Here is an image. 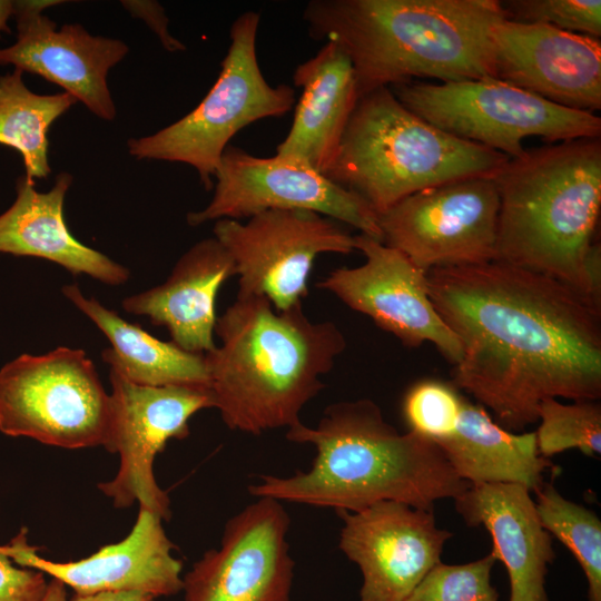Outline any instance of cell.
<instances>
[{"mask_svg":"<svg viewBox=\"0 0 601 601\" xmlns=\"http://www.w3.org/2000/svg\"><path fill=\"white\" fill-rule=\"evenodd\" d=\"M62 294L105 334L110 347L102 351L101 358L130 382L209 387L205 354L190 353L171 341L156 338L95 297L85 296L76 284L63 286Z\"/></svg>","mask_w":601,"mask_h":601,"instance_id":"obj_25","label":"cell"},{"mask_svg":"<svg viewBox=\"0 0 601 601\" xmlns=\"http://www.w3.org/2000/svg\"><path fill=\"white\" fill-rule=\"evenodd\" d=\"M68 601H156V598L137 591H107L91 594H75Z\"/></svg>","mask_w":601,"mask_h":601,"instance_id":"obj_34","label":"cell"},{"mask_svg":"<svg viewBox=\"0 0 601 601\" xmlns=\"http://www.w3.org/2000/svg\"><path fill=\"white\" fill-rule=\"evenodd\" d=\"M463 402L464 397L452 383L422 380L404 396V420L410 431L437 442L454 432Z\"/></svg>","mask_w":601,"mask_h":601,"instance_id":"obj_30","label":"cell"},{"mask_svg":"<svg viewBox=\"0 0 601 601\" xmlns=\"http://www.w3.org/2000/svg\"><path fill=\"white\" fill-rule=\"evenodd\" d=\"M355 249L365 256L363 265L336 268L316 286L368 316L403 345L418 347L430 342L457 364L461 344L431 300L426 272L400 250L364 234L355 236Z\"/></svg>","mask_w":601,"mask_h":601,"instance_id":"obj_15","label":"cell"},{"mask_svg":"<svg viewBox=\"0 0 601 601\" xmlns=\"http://www.w3.org/2000/svg\"><path fill=\"white\" fill-rule=\"evenodd\" d=\"M493 553L465 564L434 565L404 601H497L491 583Z\"/></svg>","mask_w":601,"mask_h":601,"instance_id":"obj_29","label":"cell"},{"mask_svg":"<svg viewBox=\"0 0 601 601\" xmlns=\"http://www.w3.org/2000/svg\"><path fill=\"white\" fill-rule=\"evenodd\" d=\"M286 437L315 447L311 467L292 476L262 475L248 486L255 497L336 512L382 501L433 510L435 502L455 499L470 486L434 441L400 433L370 398L334 403L316 426L298 422Z\"/></svg>","mask_w":601,"mask_h":601,"instance_id":"obj_2","label":"cell"},{"mask_svg":"<svg viewBox=\"0 0 601 601\" xmlns=\"http://www.w3.org/2000/svg\"><path fill=\"white\" fill-rule=\"evenodd\" d=\"M234 275L226 248L215 237L205 238L180 256L162 284L126 297L121 306L166 327L180 348L206 354L216 347L217 294Z\"/></svg>","mask_w":601,"mask_h":601,"instance_id":"obj_21","label":"cell"},{"mask_svg":"<svg viewBox=\"0 0 601 601\" xmlns=\"http://www.w3.org/2000/svg\"><path fill=\"white\" fill-rule=\"evenodd\" d=\"M500 198L492 177L420 190L377 215L382 242L424 272L495 260Z\"/></svg>","mask_w":601,"mask_h":601,"instance_id":"obj_11","label":"cell"},{"mask_svg":"<svg viewBox=\"0 0 601 601\" xmlns=\"http://www.w3.org/2000/svg\"><path fill=\"white\" fill-rule=\"evenodd\" d=\"M505 18L497 0H313L303 12L313 39L348 56L358 98L412 78L494 77L491 30Z\"/></svg>","mask_w":601,"mask_h":601,"instance_id":"obj_3","label":"cell"},{"mask_svg":"<svg viewBox=\"0 0 601 601\" xmlns=\"http://www.w3.org/2000/svg\"><path fill=\"white\" fill-rule=\"evenodd\" d=\"M491 39L495 78L565 108L600 110V39L508 18Z\"/></svg>","mask_w":601,"mask_h":601,"instance_id":"obj_18","label":"cell"},{"mask_svg":"<svg viewBox=\"0 0 601 601\" xmlns=\"http://www.w3.org/2000/svg\"><path fill=\"white\" fill-rule=\"evenodd\" d=\"M542 526L560 540L581 565L588 582V600L601 601V522L594 512L563 497L551 483L536 491Z\"/></svg>","mask_w":601,"mask_h":601,"instance_id":"obj_27","label":"cell"},{"mask_svg":"<svg viewBox=\"0 0 601 601\" xmlns=\"http://www.w3.org/2000/svg\"><path fill=\"white\" fill-rule=\"evenodd\" d=\"M431 300L457 337L452 384L521 431L546 398L601 397V305L503 262L433 268Z\"/></svg>","mask_w":601,"mask_h":601,"instance_id":"obj_1","label":"cell"},{"mask_svg":"<svg viewBox=\"0 0 601 601\" xmlns=\"http://www.w3.org/2000/svg\"><path fill=\"white\" fill-rule=\"evenodd\" d=\"M61 3L66 1H13L17 42L0 49V65H13L60 86L93 115L111 121L116 107L107 75L129 48L119 39L92 36L79 23L57 29L42 11Z\"/></svg>","mask_w":601,"mask_h":601,"instance_id":"obj_17","label":"cell"},{"mask_svg":"<svg viewBox=\"0 0 601 601\" xmlns=\"http://www.w3.org/2000/svg\"><path fill=\"white\" fill-rule=\"evenodd\" d=\"M293 81L303 92L276 154L300 159L323 174L358 100L353 65L336 43L326 41L296 67Z\"/></svg>","mask_w":601,"mask_h":601,"instance_id":"obj_23","label":"cell"},{"mask_svg":"<svg viewBox=\"0 0 601 601\" xmlns=\"http://www.w3.org/2000/svg\"><path fill=\"white\" fill-rule=\"evenodd\" d=\"M509 160L433 126L408 110L390 87H381L358 98L323 175L378 215L430 187L494 178Z\"/></svg>","mask_w":601,"mask_h":601,"instance_id":"obj_6","label":"cell"},{"mask_svg":"<svg viewBox=\"0 0 601 601\" xmlns=\"http://www.w3.org/2000/svg\"><path fill=\"white\" fill-rule=\"evenodd\" d=\"M42 601H68L67 587L56 579H50Z\"/></svg>","mask_w":601,"mask_h":601,"instance_id":"obj_35","label":"cell"},{"mask_svg":"<svg viewBox=\"0 0 601 601\" xmlns=\"http://www.w3.org/2000/svg\"><path fill=\"white\" fill-rule=\"evenodd\" d=\"M4 548L17 564L62 582L75 594L137 591L159 598L175 595L183 589V564L173 554L175 544L167 536L162 520L142 508L126 538L80 560L57 562L41 556L28 543L26 530Z\"/></svg>","mask_w":601,"mask_h":601,"instance_id":"obj_19","label":"cell"},{"mask_svg":"<svg viewBox=\"0 0 601 601\" xmlns=\"http://www.w3.org/2000/svg\"><path fill=\"white\" fill-rule=\"evenodd\" d=\"M540 425L538 451L549 459L568 449L593 456L601 452V406L597 401L564 404L556 398L542 401L538 408Z\"/></svg>","mask_w":601,"mask_h":601,"instance_id":"obj_28","label":"cell"},{"mask_svg":"<svg viewBox=\"0 0 601 601\" xmlns=\"http://www.w3.org/2000/svg\"><path fill=\"white\" fill-rule=\"evenodd\" d=\"M215 333L221 344L205 354L214 408L228 428L253 435L300 422L346 348L337 325L311 321L302 304L276 311L239 292Z\"/></svg>","mask_w":601,"mask_h":601,"instance_id":"obj_4","label":"cell"},{"mask_svg":"<svg viewBox=\"0 0 601 601\" xmlns=\"http://www.w3.org/2000/svg\"><path fill=\"white\" fill-rule=\"evenodd\" d=\"M392 91L433 126L510 159L524 154L522 141L530 136L563 142L601 135L595 114L559 106L495 77L405 82Z\"/></svg>","mask_w":601,"mask_h":601,"instance_id":"obj_8","label":"cell"},{"mask_svg":"<svg viewBox=\"0 0 601 601\" xmlns=\"http://www.w3.org/2000/svg\"><path fill=\"white\" fill-rule=\"evenodd\" d=\"M213 231L234 260L238 292L265 296L276 311L302 304L319 254L355 250V236L339 221L305 209H269L246 223L224 218Z\"/></svg>","mask_w":601,"mask_h":601,"instance_id":"obj_12","label":"cell"},{"mask_svg":"<svg viewBox=\"0 0 601 601\" xmlns=\"http://www.w3.org/2000/svg\"><path fill=\"white\" fill-rule=\"evenodd\" d=\"M210 203L187 215L189 226L211 220L249 218L269 209L318 213L382 242L377 214L307 162L275 154L257 157L228 145L215 170Z\"/></svg>","mask_w":601,"mask_h":601,"instance_id":"obj_13","label":"cell"},{"mask_svg":"<svg viewBox=\"0 0 601 601\" xmlns=\"http://www.w3.org/2000/svg\"><path fill=\"white\" fill-rule=\"evenodd\" d=\"M47 587L42 572L17 564L0 545V601H42Z\"/></svg>","mask_w":601,"mask_h":601,"instance_id":"obj_32","label":"cell"},{"mask_svg":"<svg viewBox=\"0 0 601 601\" xmlns=\"http://www.w3.org/2000/svg\"><path fill=\"white\" fill-rule=\"evenodd\" d=\"M289 525L283 502L256 497L183 577L184 601H290Z\"/></svg>","mask_w":601,"mask_h":601,"instance_id":"obj_14","label":"cell"},{"mask_svg":"<svg viewBox=\"0 0 601 601\" xmlns=\"http://www.w3.org/2000/svg\"><path fill=\"white\" fill-rule=\"evenodd\" d=\"M120 3L132 17L145 21L157 35L167 51L177 52L186 50L185 45L170 35L168 18L159 2L150 0H122Z\"/></svg>","mask_w":601,"mask_h":601,"instance_id":"obj_33","label":"cell"},{"mask_svg":"<svg viewBox=\"0 0 601 601\" xmlns=\"http://www.w3.org/2000/svg\"><path fill=\"white\" fill-rule=\"evenodd\" d=\"M111 398L79 348L21 354L0 368V431L62 449L105 446Z\"/></svg>","mask_w":601,"mask_h":601,"instance_id":"obj_9","label":"cell"},{"mask_svg":"<svg viewBox=\"0 0 601 601\" xmlns=\"http://www.w3.org/2000/svg\"><path fill=\"white\" fill-rule=\"evenodd\" d=\"M76 102L68 92L38 95L30 91L19 69L0 77V144L21 154L28 180L45 178L51 173L49 128Z\"/></svg>","mask_w":601,"mask_h":601,"instance_id":"obj_26","label":"cell"},{"mask_svg":"<svg viewBox=\"0 0 601 601\" xmlns=\"http://www.w3.org/2000/svg\"><path fill=\"white\" fill-rule=\"evenodd\" d=\"M435 443L470 484L514 483L535 492L552 466L538 451L535 432L514 434L466 398L454 432Z\"/></svg>","mask_w":601,"mask_h":601,"instance_id":"obj_24","label":"cell"},{"mask_svg":"<svg viewBox=\"0 0 601 601\" xmlns=\"http://www.w3.org/2000/svg\"><path fill=\"white\" fill-rule=\"evenodd\" d=\"M71 183L69 173H60L52 188L40 193L33 181L19 178L14 203L0 215V253L43 258L107 285L125 284L130 276L125 266L70 233L63 203Z\"/></svg>","mask_w":601,"mask_h":601,"instance_id":"obj_22","label":"cell"},{"mask_svg":"<svg viewBox=\"0 0 601 601\" xmlns=\"http://www.w3.org/2000/svg\"><path fill=\"white\" fill-rule=\"evenodd\" d=\"M259 19L258 12L246 11L233 22L230 45L205 98L189 114L154 135L130 138L127 146L131 156L187 164L210 190L229 140L255 121L290 110L295 90L286 83L274 87L262 73L256 53Z\"/></svg>","mask_w":601,"mask_h":601,"instance_id":"obj_7","label":"cell"},{"mask_svg":"<svg viewBox=\"0 0 601 601\" xmlns=\"http://www.w3.org/2000/svg\"><path fill=\"white\" fill-rule=\"evenodd\" d=\"M109 380L111 422L105 447L118 454L119 467L98 489L117 509L138 503L167 521L170 500L157 483L155 460L169 440L188 436L189 420L197 412L214 408L211 391L191 385H139L111 368Z\"/></svg>","mask_w":601,"mask_h":601,"instance_id":"obj_10","label":"cell"},{"mask_svg":"<svg viewBox=\"0 0 601 601\" xmlns=\"http://www.w3.org/2000/svg\"><path fill=\"white\" fill-rule=\"evenodd\" d=\"M495 260L568 284L601 305V141L583 138L525 150L494 177Z\"/></svg>","mask_w":601,"mask_h":601,"instance_id":"obj_5","label":"cell"},{"mask_svg":"<svg viewBox=\"0 0 601 601\" xmlns=\"http://www.w3.org/2000/svg\"><path fill=\"white\" fill-rule=\"evenodd\" d=\"M454 502L467 525L491 534L492 553L509 574V601H549L545 575L555 554L530 491L514 483L470 484Z\"/></svg>","mask_w":601,"mask_h":601,"instance_id":"obj_20","label":"cell"},{"mask_svg":"<svg viewBox=\"0 0 601 601\" xmlns=\"http://www.w3.org/2000/svg\"><path fill=\"white\" fill-rule=\"evenodd\" d=\"M13 14V1L0 0V31H9L7 21Z\"/></svg>","mask_w":601,"mask_h":601,"instance_id":"obj_36","label":"cell"},{"mask_svg":"<svg viewBox=\"0 0 601 601\" xmlns=\"http://www.w3.org/2000/svg\"><path fill=\"white\" fill-rule=\"evenodd\" d=\"M502 6L508 19L540 23L600 39L601 0H512Z\"/></svg>","mask_w":601,"mask_h":601,"instance_id":"obj_31","label":"cell"},{"mask_svg":"<svg viewBox=\"0 0 601 601\" xmlns=\"http://www.w3.org/2000/svg\"><path fill=\"white\" fill-rule=\"evenodd\" d=\"M337 513L343 521L338 546L362 573L359 601H404L441 562L453 535L436 525L433 510L402 502Z\"/></svg>","mask_w":601,"mask_h":601,"instance_id":"obj_16","label":"cell"}]
</instances>
